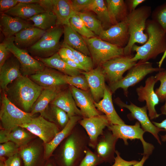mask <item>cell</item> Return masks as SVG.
I'll use <instances>...</instances> for the list:
<instances>
[{
  "label": "cell",
  "instance_id": "6125c7cd",
  "mask_svg": "<svg viewBox=\"0 0 166 166\" xmlns=\"http://www.w3.org/2000/svg\"><path fill=\"white\" fill-rule=\"evenodd\" d=\"M5 158H0V166H5L4 163Z\"/></svg>",
  "mask_w": 166,
  "mask_h": 166
},
{
  "label": "cell",
  "instance_id": "3957f363",
  "mask_svg": "<svg viewBox=\"0 0 166 166\" xmlns=\"http://www.w3.org/2000/svg\"><path fill=\"white\" fill-rule=\"evenodd\" d=\"M44 89L28 76L22 75L9 84L4 92L12 103L29 113Z\"/></svg>",
  "mask_w": 166,
  "mask_h": 166
},
{
  "label": "cell",
  "instance_id": "f546056e",
  "mask_svg": "<svg viewBox=\"0 0 166 166\" xmlns=\"http://www.w3.org/2000/svg\"><path fill=\"white\" fill-rule=\"evenodd\" d=\"M63 26L64 34L63 43L87 56L91 57L90 52L83 37L73 30L70 26L64 25Z\"/></svg>",
  "mask_w": 166,
  "mask_h": 166
},
{
  "label": "cell",
  "instance_id": "f5cc1de1",
  "mask_svg": "<svg viewBox=\"0 0 166 166\" xmlns=\"http://www.w3.org/2000/svg\"><path fill=\"white\" fill-rule=\"evenodd\" d=\"M144 0H127L125 1L129 13L135 10L140 4L144 2Z\"/></svg>",
  "mask_w": 166,
  "mask_h": 166
},
{
  "label": "cell",
  "instance_id": "94428289",
  "mask_svg": "<svg viewBox=\"0 0 166 166\" xmlns=\"http://www.w3.org/2000/svg\"><path fill=\"white\" fill-rule=\"evenodd\" d=\"M166 56V52L164 53V55L162 57V58L161 60L159 61V67H161V65L162 64V63L164 59Z\"/></svg>",
  "mask_w": 166,
  "mask_h": 166
},
{
  "label": "cell",
  "instance_id": "d590c367",
  "mask_svg": "<svg viewBox=\"0 0 166 166\" xmlns=\"http://www.w3.org/2000/svg\"><path fill=\"white\" fill-rule=\"evenodd\" d=\"M44 117L55 124L61 130L66 126L70 119L65 111L50 104L46 109Z\"/></svg>",
  "mask_w": 166,
  "mask_h": 166
},
{
  "label": "cell",
  "instance_id": "4dcf8cb0",
  "mask_svg": "<svg viewBox=\"0 0 166 166\" xmlns=\"http://www.w3.org/2000/svg\"><path fill=\"white\" fill-rule=\"evenodd\" d=\"M35 58L45 66L57 69L65 75L72 76L81 73V70L72 68L68 65L58 53L47 58Z\"/></svg>",
  "mask_w": 166,
  "mask_h": 166
},
{
  "label": "cell",
  "instance_id": "f35d334b",
  "mask_svg": "<svg viewBox=\"0 0 166 166\" xmlns=\"http://www.w3.org/2000/svg\"><path fill=\"white\" fill-rule=\"evenodd\" d=\"M69 23L73 30L84 38H88L97 36L87 28L81 17L75 12L70 19Z\"/></svg>",
  "mask_w": 166,
  "mask_h": 166
},
{
  "label": "cell",
  "instance_id": "30bf717a",
  "mask_svg": "<svg viewBox=\"0 0 166 166\" xmlns=\"http://www.w3.org/2000/svg\"><path fill=\"white\" fill-rule=\"evenodd\" d=\"M138 121L133 125H128L125 124H110L108 129L118 139L123 140L125 145H128L127 140L136 139L140 140L142 144L144 152L143 155L149 156L154 149L152 144L146 142L143 138V135L145 132L140 127Z\"/></svg>",
  "mask_w": 166,
  "mask_h": 166
},
{
  "label": "cell",
  "instance_id": "4316f807",
  "mask_svg": "<svg viewBox=\"0 0 166 166\" xmlns=\"http://www.w3.org/2000/svg\"><path fill=\"white\" fill-rule=\"evenodd\" d=\"M112 93L109 89L106 87L103 98L98 102H94L95 106L98 111L105 114L111 124H124L114 108L112 99Z\"/></svg>",
  "mask_w": 166,
  "mask_h": 166
},
{
  "label": "cell",
  "instance_id": "7402d4cb",
  "mask_svg": "<svg viewBox=\"0 0 166 166\" xmlns=\"http://www.w3.org/2000/svg\"><path fill=\"white\" fill-rule=\"evenodd\" d=\"M22 75L20 63L12 54L0 68L1 89L5 91L9 84Z\"/></svg>",
  "mask_w": 166,
  "mask_h": 166
},
{
  "label": "cell",
  "instance_id": "7dc6e473",
  "mask_svg": "<svg viewBox=\"0 0 166 166\" xmlns=\"http://www.w3.org/2000/svg\"><path fill=\"white\" fill-rule=\"evenodd\" d=\"M115 154L116 156L115 158L114 163L112 166H131L139 161L136 160L128 161L124 160L121 156L120 153L117 150H116Z\"/></svg>",
  "mask_w": 166,
  "mask_h": 166
},
{
  "label": "cell",
  "instance_id": "d4e9b609",
  "mask_svg": "<svg viewBox=\"0 0 166 166\" xmlns=\"http://www.w3.org/2000/svg\"><path fill=\"white\" fill-rule=\"evenodd\" d=\"M50 104L64 110L69 118L76 116L83 117L81 113L76 105L69 88L61 91Z\"/></svg>",
  "mask_w": 166,
  "mask_h": 166
},
{
  "label": "cell",
  "instance_id": "8fae6325",
  "mask_svg": "<svg viewBox=\"0 0 166 166\" xmlns=\"http://www.w3.org/2000/svg\"><path fill=\"white\" fill-rule=\"evenodd\" d=\"M115 101L116 104L120 107L126 108L130 111V113L128 115V118L130 119L137 120L143 130L145 132L151 133L158 143L161 144L158 134L160 132L164 131V129L156 127L151 121L147 114L148 110L146 105L142 107H139L132 102L129 104H127L119 98H116Z\"/></svg>",
  "mask_w": 166,
  "mask_h": 166
},
{
  "label": "cell",
  "instance_id": "5b68a950",
  "mask_svg": "<svg viewBox=\"0 0 166 166\" xmlns=\"http://www.w3.org/2000/svg\"><path fill=\"white\" fill-rule=\"evenodd\" d=\"M0 119L3 129L10 132L15 128L29 122L34 117L12 103L4 91L1 94Z\"/></svg>",
  "mask_w": 166,
  "mask_h": 166
},
{
  "label": "cell",
  "instance_id": "ee69618b",
  "mask_svg": "<svg viewBox=\"0 0 166 166\" xmlns=\"http://www.w3.org/2000/svg\"><path fill=\"white\" fill-rule=\"evenodd\" d=\"M103 163L101 159L88 148L78 166H97Z\"/></svg>",
  "mask_w": 166,
  "mask_h": 166
},
{
  "label": "cell",
  "instance_id": "f1b7e54d",
  "mask_svg": "<svg viewBox=\"0 0 166 166\" xmlns=\"http://www.w3.org/2000/svg\"><path fill=\"white\" fill-rule=\"evenodd\" d=\"M45 11L39 3H18L4 14L27 20L34 16Z\"/></svg>",
  "mask_w": 166,
  "mask_h": 166
},
{
  "label": "cell",
  "instance_id": "bcb514c9",
  "mask_svg": "<svg viewBox=\"0 0 166 166\" xmlns=\"http://www.w3.org/2000/svg\"><path fill=\"white\" fill-rule=\"evenodd\" d=\"M93 0H70L72 7L75 12H80L89 10Z\"/></svg>",
  "mask_w": 166,
  "mask_h": 166
},
{
  "label": "cell",
  "instance_id": "836d02e7",
  "mask_svg": "<svg viewBox=\"0 0 166 166\" xmlns=\"http://www.w3.org/2000/svg\"><path fill=\"white\" fill-rule=\"evenodd\" d=\"M57 18L53 12L45 11L36 14L28 21H32L34 27L46 31L57 26Z\"/></svg>",
  "mask_w": 166,
  "mask_h": 166
},
{
  "label": "cell",
  "instance_id": "52a82bcc",
  "mask_svg": "<svg viewBox=\"0 0 166 166\" xmlns=\"http://www.w3.org/2000/svg\"><path fill=\"white\" fill-rule=\"evenodd\" d=\"M165 69L154 67L152 63L148 61H138L136 65L128 70L126 76L120 81L109 85V89L112 93L116 90L121 88L124 95L127 96L128 89L129 87L133 86L142 80L146 75L154 72H159Z\"/></svg>",
  "mask_w": 166,
  "mask_h": 166
},
{
  "label": "cell",
  "instance_id": "60d3db41",
  "mask_svg": "<svg viewBox=\"0 0 166 166\" xmlns=\"http://www.w3.org/2000/svg\"><path fill=\"white\" fill-rule=\"evenodd\" d=\"M152 20L157 23L166 33V2L157 7L152 12Z\"/></svg>",
  "mask_w": 166,
  "mask_h": 166
},
{
  "label": "cell",
  "instance_id": "1f68e13d",
  "mask_svg": "<svg viewBox=\"0 0 166 166\" xmlns=\"http://www.w3.org/2000/svg\"><path fill=\"white\" fill-rule=\"evenodd\" d=\"M113 25L125 20L129 14L125 1H105Z\"/></svg>",
  "mask_w": 166,
  "mask_h": 166
},
{
  "label": "cell",
  "instance_id": "e575fe53",
  "mask_svg": "<svg viewBox=\"0 0 166 166\" xmlns=\"http://www.w3.org/2000/svg\"><path fill=\"white\" fill-rule=\"evenodd\" d=\"M105 2L103 0H93L89 9V10L92 11L96 14L97 18L101 22L104 30L113 25Z\"/></svg>",
  "mask_w": 166,
  "mask_h": 166
},
{
  "label": "cell",
  "instance_id": "f907efd6",
  "mask_svg": "<svg viewBox=\"0 0 166 166\" xmlns=\"http://www.w3.org/2000/svg\"><path fill=\"white\" fill-rule=\"evenodd\" d=\"M22 160L18 153L4 160L5 166H22Z\"/></svg>",
  "mask_w": 166,
  "mask_h": 166
},
{
  "label": "cell",
  "instance_id": "816d5d0a",
  "mask_svg": "<svg viewBox=\"0 0 166 166\" xmlns=\"http://www.w3.org/2000/svg\"><path fill=\"white\" fill-rule=\"evenodd\" d=\"M58 53L63 59H66L74 61L76 58L72 50L67 47H61Z\"/></svg>",
  "mask_w": 166,
  "mask_h": 166
},
{
  "label": "cell",
  "instance_id": "6da1fadb",
  "mask_svg": "<svg viewBox=\"0 0 166 166\" xmlns=\"http://www.w3.org/2000/svg\"><path fill=\"white\" fill-rule=\"evenodd\" d=\"M78 124L59 145L54 160L57 166H78L85 155L89 138Z\"/></svg>",
  "mask_w": 166,
  "mask_h": 166
},
{
  "label": "cell",
  "instance_id": "680465c9",
  "mask_svg": "<svg viewBox=\"0 0 166 166\" xmlns=\"http://www.w3.org/2000/svg\"><path fill=\"white\" fill-rule=\"evenodd\" d=\"M44 166H57L54 160H48Z\"/></svg>",
  "mask_w": 166,
  "mask_h": 166
},
{
  "label": "cell",
  "instance_id": "44dd1931",
  "mask_svg": "<svg viewBox=\"0 0 166 166\" xmlns=\"http://www.w3.org/2000/svg\"><path fill=\"white\" fill-rule=\"evenodd\" d=\"M64 74L46 66L43 70L29 77L38 85L44 88H47L63 86L67 84L64 79Z\"/></svg>",
  "mask_w": 166,
  "mask_h": 166
},
{
  "label": "cell",
  "instance_id": "2e32d148",
  "mask_svg": "<svg viewBox=\"0 0 166 166\" xmlns=\"http://www.w3.org/2000/svg\"><path fill=\"white\" fill-rule=\"evenodd\" d=\"M39 4L45 11H52L55 15L57 26H70V19L74 12L70 0H40Z\"/></svg>",
  "mask_w": 166,
  "mask_h": 166
},
{
  "label": "cell",
  "instance_id": "83f0119b",
  "mask_svg": "<svg viewBox=\"0 0 166 166\" xmlns=\"http://www.w3.org/2000/svg\"><path fill=\"white\" fill-rule=\"evenodd\" d=\"M62 86L44 88L32 106L30 113L32 115L39 113L44 117L48 106L62 90Z\"/></svg>",
  "mask_w": 166,
  "mask_h": 166
},
{
  "label": "cell",
  "instance_id": "7c38bea8",
  "mask_svg": "<svg viewBox=\"0 0 166 166\" xmlns=\"http://www.w3.org/2000/svg\"><path fill=\"white\" fill-rule=\"evenodd\" d=\"M133 56L124 55L117 57L101 65L109 85L122 79L124 73L136 64L137 62L133 60Z\"/></svg>",
  "mask_w": 166,
  "mask_h": 166
},
{
  "label": "cell",
  "instance_id": "ba28073f",
  "mask_svg": "<svg viewBox=\"0 0 166 166\" xmlns=\"http://www.w3.org/2000/svg\"><path fill=\"white\" fill-rule=\"evenodd\" d=\"M83 38L94 65H101L111 59L124 55V48L104 41L97 36L88 38Z\"/></svg>",
  "mask_w": 166,
  "mask_h": 166
},
{
  "label": "cell",
  "instance_id": "d6a6232c",
  "mask_svg": "<svg viewBox=\"0 0 166 166\" xmlns=\"http://www.w3.org/2000/svg\"><path fill=\"white\" fill-rule=\"evenodd\" d=\"M24 166H42L39 148L36 145L26 146L19 152Z\"/></svg>",
  "mask_w": 166,
  "mask_h": 166
},
{
  "label": "cell",
  "instance_id": "7bdbcfd3",
  "mask_svg": "<svg viewBox=\"0 0 166 166\" xmlns=\"http://www.w3.org/2000/svg\"><path fill=\"white\" fill-rule=\"evenodd\" d=\"M155 77L157 81L160 82L159 87L156 89L155 92L160 102H163L166 97V70L164 69L158 72Z\"/></svg>",
  "mask_w": 166,
  "mask_h": 166
},
{
  "label": "cell",
  "instance_id": "7a4b0ae2",
  "mask_svg": "<svg viewBox=\"0 0 166 166\" xmlns=\"http://www.w3.org/2000/svg\"><path fill=\"white\" fill-rule=\"evenodd\" d=\"M145 32L148 36L146 42L142 45L134 44L132 51L136 53L132 58L137 62H145L155 58L159 55L166 52V33L156 22L148 19Z\"/></svg>",
  "mask_w": 166,
  "mask_h": 166
},
{
  "label": "cell",
  "instance_id": "8d00e7d4",
  "mask_svg": "<svg viewBox=\"0 0 166 166\" xmlns=\"http://www.w3.org/2000/svg\"><path fill=\"white\" fill-rule=\"evenodd\" d=\"M6 132L8 141L14 142L19 148L27 145L33 137V134L20 126L15 128L10 132Z\"/></svg>",
  "mask_w": 166,
  "mask_h": 166
},
{
  "label": "cell",
  "instance_id": "db71d44e",
  "mask_svg": "<svg viewBox=\"0 0 166 166\" xmlns=\"http://www.w3.org/2000/svg\"><path fill=\"white\" fill-rule=\"evenodd\" d=\"M62 59L68 65L72 68L86 72V69L81 65H78L73 61L70 60Z\"/></svg>",
  "mask_w": 166,
  "mask_h": 166
},
{
  "label": "cell",
  "instance_id": "c3c4849f",
  "mask_svg": "<svg viewBox=\"0 0 166 166\" xmlns=\"http://www.w3.org/2000/svg\"><path fill=\"white\" fill-rule=\"evenodd\" d=\"M12 53L6 48L2 42L0 44V68Z\"/></svg>",
  "mask_w": 166,
  "mask_h": 166
},
{
  "label": "cell",
  "instance_id": "277c9868",
  "mask_svg": "<svg viewBox=\"0 0 166 166\" xmlns=\"http://www.w3.org/2000/svg\"><path fill=\"white\" fill-rule=\"evenodd\" d=\"M152 13L151 7L143 6L129 13L126 19L130 38L126 46L124 48V55L132 56V47L136 43L143 44L147 41L148 36L144 32L146 22Z\"/></svg>",
  "mask_w": 166,
  "mask_h": 166
},
{
  "label": "cell",
  "instance_id": "f6af8a7d",
  "mask_svg": "<svg viewBox=\"0 0 166 166\" xmlns=\"http://www.w3.org/2000/svg\"><path fill=\"white\" fill-rule=\"evenodd\" d=\"M19 148L14 142L9 141L0 145V157H9L18 153Z\"/></svg>",
  "mask_w": 166,
  "mask_h": 166
},
{
  "label": "cell",
  "instance_id": "603a6c76",
  "mask_svg": "<svg viewBox=\"0 0 166 166\" xmlns=\"http://www.w3.org/2000/svg\"><path fill=\"white\" fill-rule=\"evenodd\" d=\"M82 118L79 116L71 117L66 126L56 134L50 142L44 144L43 157L45 160L49 159L54 151L71 133L79 121Z\"/></svg>",
  "mask_w": 166,
  "mask_h": 166
},
{
  "label": "cell",
  "instance_id": "9c48e42d",
  "mask_svg": "<svg viewBox=\"0 0 166 166\" xmlns=\"http://www.w3.org/2000/svg\"><path fill=\"white\" fill-rule=\"evenodd\" d=\"M3 42L19 61L22 75L29 77L45 68V65L31 56L27 49L19 48L15 45L14 36L5 38Z\"/></svg>",
  "mask_w": 166,
  "mask_h": 166
},
{
  "label": "cell",
  "instance_id": "cb8c5ba5",
  "mask_svg": "<svg viewBox=\"0 0 166 166\" xmlns=\"http://www.w3.org/2000/svg\"><path fill=\"white\" fill-rule=\"evenodd\" d=\"M32 26L26 20L4 13L1 14L0 29L5 38L14 36L22 30Z\"/></svg>",
  "mask_w": 166,
  "mask_h": 166
},
{
  "label": "cell",
  "instance_id": "ac0fdd59",
  "mask_svg": "<svg viewBox=\"0 0 166 166\" xmlns=\"http://www.w3.org/2000/svg\"><path fill=\"white\" fill-rule=\"evenodd\" d=\"M98 37L111 44L124 48L127 45L130 38L126 20L104 30Z\"/></svg>",
  "mask_w": 166,
  "mask_h": 166
},
{
  "label": "cell",
  "instance_id": "681fc988",
  "mask_svg": "<svg viewBox=\"0 0 166 166\" xmlns=\"http://www.w3.org/2000/svg\"><path fill=\"white\" fill-rule=\"evenodd\" d=\"M18 2L17 0H0V13L4 14L16 5Z\"/></svg>",
  "mask_w": 166,
  "mask_h": 166
},
{
  "label": "cell",
  "instance_id": "9a60e30c",
  "mask_svg": "<svg viewBox=\"0 0 166 166\" xmlns=\"http://www.w3.org/2000/svg\"><path fill=\"white\" fill-rule=\"evenodd\" d=\"M157 82L154 76H150L146 79L144 86L141 85L136 89L138 101L146 102L148 117L150 120L157 118L160 115L157 113L155 109L156 106L160 102L154 89Z\"/></svg>",
  "mask_w": 166,
  "mask_h": 166
},
{
  "label": "cell",
  "instance_id": "ab89813d",
  "mask_svg": "<svg viewBox=\"0 0 166 166\" xmlns=\"http://www.w3.org/2000/svg\"><path fill=\"white\" fill-rule=\"evenodd\" d=\"M64 78L67 84L70 85L86 91L89 89L86 79L82 74L72 76L64 74Z\"/></svg>",
  "mask_w": 166,
  "mask_h": 166
},
{
  "label": "cell",
  "instance_id": "e0dca14e",
  "mask_svg": "<svg viewBox=\"0 0 166 166\" xmlns=\"http://www.w3.org/2000/svg\"><path fill=\"white\" fill-rule=\"evenodd\" d=\"M118 139L108 129L98 138L94 152L103 163L111 164L114 162L116 145Z\"/></svg>",
  "mask_w": 166,
  "mask_h": 166
},
{
  "label": "cell",
  "instance_id": "5bb4252c",
  "mask_svg": "<svg viewBox=\"0 0 166 166\" xmlns=\"http://www.w3.org/2000/svg\"><path fill=\"white\" fill-rule=\"evenodd\" d=\"M78 124L85 130L89 138V146L94 149L104 129L111 124L107 116L100 114L89 118H83Z\"/></svg>",
  "mask_w": 166,
  "mask_h": 166
},
{
  "label": "cell",
  "instance_id": "9f6ffc18",
  "mask_svg": "<svg viewBox=\"0 0 166 166\" xmlns=\"http://www.w3.org/2000/svg\"><path fill=\"white\" fill-rule=\"evenodd\" d=\"M149 156L147 155H143L141 159L136 164L131 166H143L144 164L148 159Z\"/></svg>",
  "mask_w": 166,
  "mask_h": 166
},
{
  "label": "cell",
  "instance_id": "11a10c76",
  "mask_svg": "<svg viewBox=\"0 0 166 166\" xmlns=\"http://www.w3.org/2000/svg\"><path fill=\"white\" fill-rule=\"evenodd\" d=\"M152 123L156 127L164 129V130L166 131V118L160 123L154 121H152ZM160 137L162 141H166V133L164 135H161Z\"/></svg>",
  "mask_w": 166,
  "mask_h": 166
},
{
  "label": "cell",
  "instance_id": "d6986e66",
  "mask_svg": "<svg viewBox=\"0 0 166 166\" xmlns=\"http://www.w3.org/2000/svg\"><path fill=\"white\" fill-rule=\"evenodd\" d=\"M86 77L94 102H98L103 97L105 85V76L101 65L88 72H81Z\"/></svg>",
  "mask_w": 166,
  "mask_h": 166
},
{
  "label": "cell",
  "instance_id": "4fadbf2b",
  "mask_svg": "<svg viewBox=\"0 0 166 166\" xmlns=\"http://www.w3.org/2000/svg\"><path fill=\"white\" fill-rule=\"evenodd\" d=\"M20 126L38 136L44 144L50 142L61 130L55 124L41 115L33 117L29 122Z\"/></svg>",
  "mask_w": 166,
  "mask_h": 166
},
{
  "label": "cell",
  "instance_id": "91938a15",
  "mask_svg": "<svg viewBox=\"0 0 166 166\" xmlns=\"http://www.w3.org/2000/svg\"><path fill=\"white\" fill-rule=\"evenodd\" d=\"M165 103L160 108L161 114H160L166 115V97L164 100Z\"/></svg>",
  "mask_w": 166,
  "mask_h": 166
},
{
  "label": "cell",
  "instance_id": "484cf974",
  "mask_svg": "<svg viewBox=\"0 0 166 166\" xmlns=\"http://www.w3.org/2000/svg\"><path fill=\"white\" fill-rule=\"evenodd\" d=\"M46 31L33 26L25 29L14 36V43L21 49H27L34 45Z\"/></svg>",
  "mask_w": 166,
  "mask_h": 166
},
{
  "label": "cell",
  "instance_id": "74e56055",
  "mask_svg": "<svg viewBox=\"0 0 166 166\" xmlns=\"http://www.w3.org/2000/svg\"><path fill=\"white\" fill-rule=\"evenodd\" d=\"M81 18L87 28L98 37L104 30L97 17L87 11L75 12Z\"/></svg>",
  "mask_w": 166,
  "mask_h": 166
},
{
  "label": "cell",
  "instance_id": "8992f818",
  "mask_svg": "<svg viewBox=\"0 0 166 166\" xmlns=\"http://www.w3.org/2000/svg\"><path fill=\"white\" fill-rule=\"evenodd\" d=\"M63 26H56L46 31L40 40L27 49L36 57H49L58 52L61 47L60 40L63 34Z\"/></svg>",
  "mask_w": 166,
  "mask_h": 166
},
{
  "label": "cell",
  "instance_id": "b9f144b4",
  "mask_svg": "<svg viewBox=\"0 0 166 166\" xmlns=\"http://www.w3.org/2000/svg\"><path fill=\"white\" fill-rule=\"evenodd\" d=\"M61 44V47H68L72 50L75 57L78 60L80 64L86 69V72L94 69V64L91 57L87 56L74 49L63 43Z\"/></svg>",
  "mask_w": 166,
  "mask_h": 166
},
{
  "label": "cell",
  "instance_id": "ffe728a7",
  "mask_svg": "<svg viewBox=\"0 0 166 166\" xmlns=\"http://www.w3.org/2000/svg\"><path fill=\"white\" fill-rule=\"evenodd\" d=\"M77 106L83 118H89L101 114L95 106L92 95L88 91L69 85V87Z\"/></svg>",
  "mask_w": 166,
  "mask_h": 166
},
{
  "label": "cell",
  "instance_id": "6f0895ef",
  "mask_svg": "<svg viewBox=\"0 0 166 166\" xmlns=\"http://www.w3.org/2000/svg\"><path fill=\"white\" fill-rule=\"evenodd\" d=\"M18 3H39L40 0H17Z\"/></svg>",
  "mask_w": 166,
  "mask_h": 166
}]
</instances>
